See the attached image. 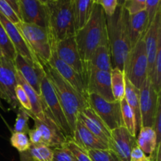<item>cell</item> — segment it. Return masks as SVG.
Here are the masks:
<instances>
[{
    "mask_svg": "<svg viewBox=\"0 0 161 161\" xmlns=\"http://www.w3.org/2000/svg\"><path fill=\"white\" fill-rule=\"evenodd\" d=\"M128 17V12L123 5H118L113 15L106 16L112 65L122 71L124 70L131 50Z\"/></svg>",
    "mask_w": 161,
    "mask_h": 161,
    "instance_id": "cell-1",
    "label": "cell"
},
{
    "mask_svg": "<svg viewBox=\"0 0 161 161\" xmlns=\"http://www.w3.org/2000/svg\"><path fill=\"white\" fill-rule=\"evenodd\" d=\"M14 91H15L16 98H17L19 105L23 107L25 109L31 111V103H30L29 99H28V95L24 88L20 84L17 83Z\"/></svg>",
    "mask_w": 161,
    "mask_h": 161,
    "instance_id": "cell-38",
    "label": "cell"
},
{
    "mask_svg": "<svg viewBox=\"0 0 161 161\" xmlns=\"http://www.w3.org/2000/svg\"><path fill=\"white\" fill-rule=\"evenodd\" d=\"M1 100H2V99H1V97H0V108H3V109H4V108H3V104H2Z\"/></svg>",
    "mask_w": 161,
    "mask_h": 161,
    "instance_id": "cell-46",
    "label": "cell"
},
{
    "mask_svg": "<svg viewBox=\"0 0 161 161\" xmlns=\"http://www.w3.org/2000/svg\"><path fill=\"white\" fill-rule=\"evenodd\" d=\"M110 74L113 97L115 101L120 102L125 96V73L118 68H113Z\"/></svg>",
    "mask_w": 161,
    "mask_h": 161,
    "instance_id": "cell-28",
    "label": "cell"
},
{
    "mask_svg": "<svg viewBox=\"0 0 161 161\" xmlns=\"http://www.w3.org/2000/svg\"><path fill=\"white\" fill-rule=\"evenodd\" d=\"M88 105L95 112L110 130L124 126L119 102H108L94 93L87 94Z\"/></svg>",
    "mask_w": 161,
    "mask_h": 161,
    "instance_id": "cell-8",
    "label": "cell"
},
{
    "mask_svg": "<svg viewBox=\"0 0 161 161\" xmlns=\"http://www.w3.org/2000/svg\"><path fill=\"white\" fill-rule=\"evenodd\" d=\"M75 39L84 66L99 46L109 47L106 14L101 5L94 3L90 19L75 32Z\"/></svg>",
    "mask_w": 161,
    "mask_h": 161,
    "instance_id": "cell-2",
    "label": "cell"
},
{
    "mask_svg": "<svg viewBox=\"0 0 161 161\" xmlns=\"http://www.w3.org/2000/svg\"><path fill=\"white\" fill-rule=\"evenodd\" d=\"M3 53H2V51H1V49H0V57H3Z\"/></svg>",
    "mask_w": 161,
    "mask_h": 161,
    "instance_id": "cell-47",
    "label": "cell"
},
{
    "mask_svg": "<svg viewBox=\"0 0 161 161\" xmlns=\"http://www.w3.org/2000/svg\"><path fill=\"white\" fill-rule=\"evenodd\" d=\"M39 1H40L41 3H43V4H47V3H48L49 2L51 1V0H39Z\"/></svg>",
    "mask_w": 161,
    "mask_h": 161,
    "instance_id": "cell-45",
    "label": "cell"
},
{
    "mask_svg": "<svg viewBox=\"0 0 161 161\" xmlns=\"http://www.w3.org/2000/svg\"><path fill=\"white\" fill-rule=\"evenodd\" d=\"M0 49L3 56L14 61L17 56V51L11 42L7 33L0 23Z\"/></svg>",
    "mask_w": 161,
    "mask_h": 161,
    "instance_id": "cell-31",
    "label": "cell"
},
{
    "mask_svg": "<svg viewBox=\"0 0 161 161\" xmlns=\"http://www.w3.org/2000/svg\"><path fill=\"white\" fill-rule=\"evenodd\" d=\"M128 24L130 44L132 47L144 36L149 27V19L146 9L135 14H129Z\"/></svg>",
    "mask_w": 161,
    "mask_h": 161,
    "instance_id": "cell-24",
    "label": "cell"
},
{
    "mask_svg": "<svg viewBox=\"0 0 161 161\" xmlns=\"http://www.w3.org/2000/svg\"><path fill=\"white\" fill-rule=\"evenodd\" d=\"M10 143L13 147L17 149L20 153L27 152L31 146V142L26 134L19 132H13Z\"/></svg>",
    "mask_w": 161,
    "mask_h": 161,
    "instance_id": "cell-33",
    "label": "cell"
},
{
    "mask_svg": "<svg viewBox=\"0 0 161 161\" xmlns=\"http://www.w3.org/2000/svg\"><path fill=\"white\" fill-rule=\"evenodd\" d=\"M93 0H74V20L75 31L81 29L86 24L94 7Z\"/></svg>",
    "mask_w": 161,
    "mask_h": 161,
    "instance_id": "cell-27",
    "label": "cell"
},
{
    "mask_svg": "<svg viewBox=\"0 0 161 161\" xmlns=\"http://www.w3.org/2000/svg\"><path fill=\"white\" fill-rule=\"evenodd\" d=\"M94 3L102 6L106 16H112L118 6V0H93Z\"/></svg>",
    "mask_w": 161,
    "mask_h": 161,
    "instance_id": "cell-41",
    "label": "cell"
},
{
    "mask_svg": "<svg viewBox=\"0 0 161 161\" xmlns=\"http://www.w3.org/2000/svg\"><path fill=\"white\" fill-rule=\"evenodd\" d=\"M108 146L119 161H129L132 149L136 146V139L124 126H121L110 130Z\"/></svg>",
    "mask_w": 161,
    "mask_h": 161,
    "instance_id": "cell-15",
    "label": "cell"
},
{
    "mask_svg": "<svg viewBox=\"0 0 161 161\" xmlns=\"http://www.w3.org/2000/svg\"><path fill=\"white\" fill-rule=\"evenodd\" d=\"M136 146L148 155L160 150V145L157 144V135L153 127H142L136 140Z\"/></svg>",
    "mask_w": 161,
    "mask_h": 161,
    "instance_id": "cell-25",
    "label": "cell"
},
{
    "mask_svg": "<svg viewBox=\"0 0 161 161\" xmlns=\"http://www.w3.org/2000/svg\"><path fill=\"white\" fill-rule=\"evenodd\" d=\"M53 161H75V157L65 145L52 148Z\"/></svg>",
    "mask_w": 161,
    "mask_h": 161,
    "instance_id": "cell-36",
    "label": "cell"
},
{
    "mask_svg": "<svg viewBox=\"0 0 161 161\" xmlns=\"http://www.w3.org/2000/svg\"><path fill=\"white\" fill-rule=\"evenodd\" d=\"M16 74L17 69L14 61L4 56L0 57V97L12 109H16L20 105L14 91L17 85Z\"/></svg>",
    "mask_w": 161,
    "mask_h": 161,
    "instance_id": "cell-10",
    "label": "cell"
},
{
    "mask_svg": "<svg viewBox=\"0 0 161 161\" xmlns=\"http://www.w3.org/2000/svg\"><path fill=\"white\" fill-rule=\"evenodd\" d=\"M146 0H126L123 6L129 14H135L146 9Z\"/></svg>",
    "mask_w": 161,
    "mask_h": 161,
    "instance_id": "cell-37",
    "label": "cell"
},
{
    "mask_svg": "<svg viewBox=\"0 0 161 161\" xmlns=\"http://www.w3.org/2000/svg\"><path fill=\"white\" fill-rule=\"evenodd\" d=\"M91 161H119L118 157L108 149H90L86 151Z\"/></svg>",
    "mask_w": 161,
    "mask_h": 161,
    "instance_id": "cell-34",
    "label": "cell"
},
{
    "mask_svg": "<svg viewBox=\"0 0 161 161\" xmlns=\"http://www.w3.org/2000/svg\"><path fill=\"white\" fill-rule=\"evenodd\" d=\"M139 102L142 127H153L161 102L160 94L155 91L149 77L146 78L139 89Z\"/></svg>",
    "mask_w": 161,
    "mask_h": 161,
    "instance_id": "cell-9",
    "label": "cell"
},
{
    "mask_svg": "<svg viewBox=\"0 0 161 161\" xmlns=\"http://www.w3.org/2000/svg\"><path fill=\"white\" fill-rule=\"evenodd\" d=\"M119 105H120L121 116H122L124 127L128 130L132 137L136 138V123H135V118L133 111L124 98L119 102Z\"/></svg>",
    "mask_w": 161,
    "mask_h": 161,
    "instance_id": "cell-29",
    "label": "cell"
},
{
    "mask_svg": "<svg viewBox=\"0 0 161 161\" xmlns=\"http://www.w3.org/2000/svg\"><path fill=\"white\" fill-rule=\"evenodd\" d=\"M85 81L87 94L94 93L108 102H114L112 92L110 72L91 69L86 72Z\"/></svg>",
    "mask_w": 161,
    "mask_h": 161,
    "instance_id": "cell-13",
    "label": "cell"
},
{
    "mask_svg": "<svg viewBox=\"0 0 161 161\" xmlns=\"http://www.w3.org/2000/svg\"><path fill=\"white\" fill-rule=\"evenodd\" d=\"M16 80H17V83L20 84L24 88L27 95H28L30 103H31V111H28V115L35 116V117L38 118L42 122H44L46 120V116L45 112H44V105L41 96H39L32 89V87L25 81V79L23 78V76L20 75V73L17 70V74H16Z\"/></svg>",
    "mask_w": 161,
    "mask_h": 161,
    "instance_id": "cell-22",
    "label": "cell"
},
{
    "mask_svg": "<svg viewBox=\"0 0 161 161\" xmlns=\"http://www.w3.org/2000/svg\"><path fill=\"white\" fill-rule=\"evenodd\" d=\"M129 161H151L149 156H147L138 146H134Z\"/></svg>",
    "mask_w": 161,
    "mask_h": 161,
    "instance_id": "cell-42",
    "label": "cell"
},
{
    "mask_svg": "<svg viewBox=\"0 0 161 161\" xmlns=\"http://www.w3.org/2000/svg\"><path fill=\"white\" fill-rule=\"evenodd\" d=\"M42 67L56 91L58 100L73 135L78 114L86 107L89 106L87 100L77 92L53 68L49 65Z\"/></svg>",
    "mask_w": 161,
    "mask_h": 161,
    "instance_id": "cell-3",
    "label": "cell"
},
{
    "mask_svg": "<svg viewBox=\"0 0 161 161\" xmlns=\"http://www.w3.org/2000/svg\"><path fill=\"white\" fill-rule=\"evenodd\" d=\"M45 116L46 120L44 122L35 116H29L34 121V127L40 133L42 144L50 148L58 147L65 144L67 137L49 115L45 113Z\"/></svg>",
    "mask_w": 161,
    "mask_h": 161,
    "instance_id": "cell-16",
    "label": "cell"
},
{
    "mask_svg": "<svg viewBox=\"0 0 161 161\" xmlns=\"http://www.w3.org/2000/svg\"><path fill=\"white\" fill-rule=\"evenodd\" d=\"M29 135V141L31 145H42V137L40 133L36 128L33 127L32 129H30L28 131Z\"/></svg>",
    "mask_w": 161,
    "mask_h": 161,
    "instance_id": "cell-43",
    "label": "cell"
},
{
    "mask_svg": "<svg viewBox=\"0 0 161 161\" xmlns=\"http://www.w3.org/2000/svg\"><path fill=\"white\" fill-rule=\"evenodd\" d=\"M16 69L23 76L25 81L40 96V81L45 72L39 63L25 59L17 53L14 61Z\"/></svg>",
    "mask_w": 161,
    "mask_h": 161,
    "instance_id": "cell-18",
    "label": "cell"
},
{
    "mask_svg": "<svg viewBox=\"0 0 161 161\" xmlns=\"http://www.w3.org/2000/svg\"><path fill=\"white\" fill-rule=\"evenodd\" d=\"M146 51L148 60V77L153 72L157 50L161 44V9L157 11L152 23L149 25L144 35Z\"/></svg>",
    "mask_w": 161,
    "mask_h": 161,
    "instance_id": "cell-14",
    "label": "cell"
},
{
    "mask_svg": "<svg viewBox=\"0 0 161 161\" xmlns=\"http://www.w3.org/2000/svg\"><path fill=\"white\" fill-rule=\"evenodd\" d=\"M40 96L43 102L45 113L53 119L67 138H72V132L68 124L56 91L46 73L42 75L40 81Z\"/></svg>",
    "mask_w": 161,
    "mask_h": 161,
    "instance_id": "cell-6",
    "label": "cell"
},
{
    "mask_svg": "<svg viewBox=\"0 0 161 161\" xmlns=\"http://www.w3.org/2000/svg\"><path fill=\"white\" fill-rule=\"evenodd\" d=\"M124 71L130 83L140 89L148 77V60L144 36L131 47Z\"/></svg>",
    "mask_w": 161,
    "mask_h": 161,
    "instance_id": "cell-7",
    "label": "cell"
},
{
    "mask_svg": "<svg viewBox=\"0 0 161 161\" xmlns=\"http://www.w3.org/2000/svg\"><path fill=\"white\" fill-rule=\"evenodd\" d=\"M9 6H11L14 12L17 14L18 17L20 18V12H19V0H5Z\"/></svg>",
    "mask_w": 161,
    "mask_h": 161,
    "instance_id": "cell-44",
    "label": "cell"
},
{
    "mask_svg": "<svg viewBox=\"0 0 161 161\" xmlns=\"http://www.w3.org/2000/svg\"><path fill=\"white\" fill-rule=\"evenodd\" d=\"M91 69L111 72L113 69L109 47L99 46L94 51L91 58L85 64V74Z\"/></svg>",
    "mask_w": 161,
    "mask_h": 161,
    "instance_id": "cell-23",
    "label": "cell"
},
{
    "mask_svg": "<svg viewBox=\"0 0 161 161\" xmlns=\"http://www.w3.org/2000/svg\"><path fill=\"white\" fill-rule=\"evenodd\" d=\"M0 23L2 24L5 31L7 33L11 42L17 51V53L20 54V56L23 57L25 59L28 60V61L39 63L34 55L30 51L26 42L24 39L21 33L17 28L16 25H14L9 19L6 18L1 12H0Z\"/></svg>",
    "mask_w": 161,
    "mask_h": 161,
    "instance_id": "cell-20",
    "label": "cell"
},
{
    "mask_svg": "<svg viewBox=\"0 0 161 161\" xmlns=\"http://www.w3.org/2000/svg\"><path fill=\"white\" fill-rule=\"evenodd\" d=\"M160 9V0H146V10L148 14L149 25L152 23L157 11Z\"/></svg>",
    "mask_w": 161,
    "mask_h": 161,
    "instance_id": "cell-40",
    "label": "cell"
},
{
    "mask_svg": "<svg viewBox=\"0 0 161 161\" xmlns=\"http://www.w3.org/2000/svg\"><path fill=\"white\" fill-rule=\"evenodd\" d=\"M16 26L39 64L42 66L47 65L51 58L53 50L48 28L22 21L19 22Z\"/></svg>",
    "mask_w": 161,
    "mask_h": 161,
    "instance_id": "cell-5",
    "label": "cell"
},
{
    "mask_svg": "<svg viewBox=\"0 0 161 161\" xmlns=\"http://www.w3.org/2000/svg\"><path fill=\"white\" fill-rule=\"evenodd\" d=\"M47 65L50 66L54 70H56V72L82 96L86 98L87 97L85 79L72 68L63 62L58 58L53 48L52 50L51 58Z\"/></svg>",
    "mask_w": 161,
    "mask_h": 161,
    "instance_id": "cell-17",
    "label": "cell"
},
{
    "mask_svg": "<svg viewBox=\"0 0 161 161\" xmlns=\"http://www.w3.org/2000/svg\"><path fill=\"white\" fill-rule=\"evenodd\" d=\"M27 152L29 153L31 161H53L52 148L44 145H31Z\"/></svg>",
    "mask_w": 161,
    "mask_h": 161,
    "instance_id": "cell-30",
    "label": "cell"
},
{
    "mask_svg": "<svg viewBox=\"0 0 161 161\" xmlns=\"http://www.w3.org/2000/svg\"><path fill=\"white\" fill-rule=\"evenodd\" d=\"M77 119L97 138L108 145L110 138V130L91 107H86L81 113H79Z\"/></svg>",
    "mask_w": 161,
    "mask_h": 161,
    "instance_id": "cell-19",
    "label": "cell"
},
{
    "mask_svg": "<svg viewBox=\"0 0 161 161\" xmlns=\"http://www.w3.org/2000/svg\"><path fill=\"white\" fill-rule=\"evenodd\" d=\"M20 21L48 28V8L39 0H19Z\"/></svg>",
    "mask_w": 161,
    "mask_h": 161,
    "instance_id": "cell-12",
    "label": "cell"
},
{
    "mask_svg": "<svg viewBox=\"0 0 161 161\" xmlns=\"http://www.w3.org/2000/svg\"><path fill=\"white\" fill-rule=\"evenodd\" d=\"M30 116L28 115V110L25 109L22 106L19 105L17 108V117H16L15 124H14V131L19 133L28 134L30 128L28 127V120Z\"/></svg>",
    "mask_w": 161,
    "mask_h": 161,
    "instance_id": "cell-32",
    "label": "cell"
},
{
    "mask_svg": "<svg viewBox=\"0 0 161 161\" xmlns=\"http://www.w3.org/2000/svg\"><path fill=\"white\" fill-rule=\"evenodd\" d=\"M124 99L133 111L136 123V131H139L142 127L141 113H140L139 89L135 87L125 75V96Z\"/></svg>",
    "mask_w": 161,
    "mask_h": 161,
    "instance_id": "cell-26",
    "label": "cell"
},
{
    "mask_svg": "<svg viewBox=\"0 0 161 161\" xmlns=\"http://www.w3.org/2000/svg\"><path fill=\"white\" fill-rule=\"evenodd\" d=\"M72 139L75 144L86 151L90 149H108V145L97 138L78 119L75 124V130L73 132Z\"/></svg>",
    "mask_w": 161,
    "mask_h": 161,
    "instance_id": "cell-21",
    "label": "cell"
},
{
    "mask_svg": "<svg viewBox=\"0 0 161 161\" xmlns=\"http://www.w3.org/2000/svg\"><path fill=\"white\" fill-rule=\"evenodd\" d=\"M64 145L71 151L72 155L75 157V161H91L87 152L75 144L72 141V138H67V142Z\"/></svg>",
    "mask_w": 161,
    "mask_h": 161,
    "instance_id": "cell-35",
    "label": "cell"
},
{
    "mask_svg": "<svg viewBox=\"0 0 161 161\" xmlns=\"http://www.w3.org/2000/svg\"><path fill=\"white\" fill-rule=\"evenodd\" d=\"M0 12L14 25H17L19 22H20L18 16L5 0H0Z\"/></svg>",
    "mask_w": 161,
    "mask_h": 161,
    "instance_id": "cell-39",
    "label": "cell"
},
{
    "mask_svg": "<svg viewBox=\"0 0 161 161\" xmlns=\"http://www.w3.org/2000/svg\"><path fill=\"white\" fill-rule=\"evenodd\" d=\"M58 58L85 79V66L79 53L75 36L66 38L53 46Z\"/></svg>",
    "mask_w": 161,
    "mask_h": 161,
    "instance_id": "cell-11",
    "label": "cell"
},
{
    "mask_svg": "<svg viewBox=\"0 0 161 161\" xmlns=\"http://www.w3.org/2000/svg\"><path fill=\"white\" fill-rule=\"evenodd\" d=\"M47 5L52 46L66 38L75 36L74 0H51Z\"/></svg>",
    "mask_w": 161,
    "mask_h": 161,
    "instance_id": "cell-4",
    "label": "cell"
}]
</instances>
